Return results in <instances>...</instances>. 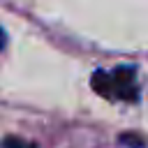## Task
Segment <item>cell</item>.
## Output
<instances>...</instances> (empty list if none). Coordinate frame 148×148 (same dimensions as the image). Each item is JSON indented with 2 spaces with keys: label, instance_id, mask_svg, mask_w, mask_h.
<instances>
[{
  "label": "cell",
  "instance_id": "6da1fadb",
  "mask_svg": "<svg viewBox=\"0 0 148 148\" xmlns=\"http://www.w3.org/2000/svg\"><path fill=\"white\" fill-rule=\"evenodd\" d=\"M90 86L97 95H102L106 99L134 102L139 97V88L134 81V67H116L111 72L97 69L90 79Z\"/></svg>",
  "mask_w": 148,
  "mask_h": 148
},
{
  "label": "cell",
  "instance_id": "7a4b0ae2",
  "mask_svg": "<svg viewBox=\"0 0 148 148\" xmlns=\"http://www.w3.org/2000/svg\"><path fill=\"white\" fill-rule=\"evenodd\" d=\"M2 148H35V146H32V143H28V141H23V139L7 136V139L2 141Z\"/></svg>",
  "mask_w": 148,
  "mask_h": 148
},
{
  "label": "cell",
  "instance_id": "3957f363",
  "mask_svg": "<svg viewBox=\"0 0 148 148\" xmlns=\"http://www.w3.org/2000/svg\"><path fill=\"white\" fill-rule=\"evenodd\" d=\"M120 143H127V146H143L141 136H136V134H123V136H120Z\"/></svg>",
  "mask_w": 148,
  "mask_h": 148
},
{
  "label": "cell",
  "instance_id": "277c9868",
  "mask_svg": "<svg viewBox=\"0 0 148 148\" xmlns=\"http://www.w3.org/2000/svg\"><path fill=\"white\" fill-rule=\"evenodd\" d=\"M2 46H5V32H2V28H0V51H2Z\"/></svg>",
  "mask_w": 148,
  "mask_h": 148
}]
</instances>
